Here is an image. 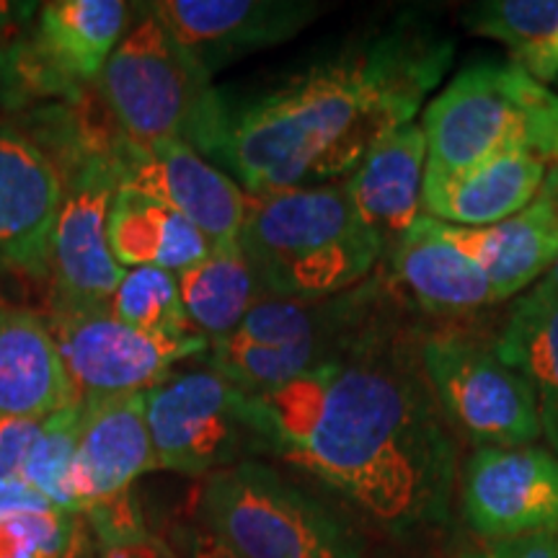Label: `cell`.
<instances>
[{
  "label": "cell",
  "instance_id": "obj_25",
  "mask_svg": "<svg viewBox=\"0 0 558 558\" xmlns=\"http://www.w3.org/2000/svg\"><path fill=\"white\" fill-rule=\"evenodd\" d=\"M341 303L329 300H288L264 295L230 339L256 347H298L326 344L331 347L333 326L339 324Z\"/></svg>",
  "mask_w": 558,
  "mask_h": 558
},
{
  "label": "cell",
  "instance_id": "obj_18",
  "mask_svg": "<svg viewBox=\"0 0 558 558\" xmlns=\"http://www.w3.org/2000/svg\"><path fill=\"white\" fill-rule=\"evenodd\" d=\"M550 169L527 153H509L463 171L427 169L422 213L456 228L497 226L538 197Z\"/></svg>",
  "mask_w": 558,
  "mask_h": 558
},
{
  "label": "cell",
  "instance_id": "obj_24",
  "mask_svg": "<svg viewBox=\"0 0 558 558\" xmlns=\"http://www.w3.org/2000/svg\"><path fill=\"white\" fill-rule=\"evenodd\" d=\"M179 295L186 316L209 341L228 337L264 298L241 243H215L197 264L179 271Z\"/></svg>",
  "mask_w": 558,
  "mask_h": 558
},
{
  "label": "cell",
  "instance_id": "obj_6",
  "mask_svg": "<svg viewBox=\"0 0 558 558\" xmlns=\"http://www.w3.org/2000/svg\"><path fill=\"white\" fill-rule=\"evenodd\" d=\"M199 520L243 558H362L329 509L256 460L209 473Z\"/></svg>",
  "mask_w": 558,
  "mask_h": 558
},
{
  "label": "cell",
  "instance_id": "obj_13",
  "mask_svg": "<svg viewBox=\"0 0 558 558\" xmlns=\"http://www.w3.org/2000/svg\"><path fill=\"white\" fill-rule=\"evenodd\" d=\"M122 0H50L41 3L32 37L16 45L24 90L58 94L101 78L130 24Z\"/></svg>",
  "mask_w": 558,
  "mask_h": 558
},
{
  "label": "cell",
  "instance_id": "obj_34",
  "mask_svg": "<svg viewBox=\"0 0 558 558\" xmlns=\"http://www.w3.org/2000/svg\"><path fill=\"white\" fill-rule=\"evenodd\" d=\"M21 90H24V86H21V75H19L16 45L0 39V99L19 96Z\"/></svg>",
  "mask_w": 558,
  "mask_h": 558
},
{
  "label": "cell",
  "instance_id": "obj_2",
  "mask_svg": "<svg viewBox=\"0 0 558 558\" xmlns=\"http://www.w3.org/2000/svg\"><path fill=\"white\" fill-rule=\"evenodd\" d=\"M452 45L416 24L367 37L230 114L218 160L246 194L344 181L388 132L414 122Z\"/></svg>",
  "mask_w": 558,
  "mask_h": 558
},
{
  "label": "cell",
  "instance_id": "obj_10",
  "mask_svg": "<svg viewBox=\"0 0 558 558\" xmlns=\"http://www.w3.org/2000/svg\"><path fill=\"white\" fill-rule=\"evenodd\" d=\"M50 329L78 401L145 393L179 362L209 352L205 333L184 339L150 337L122 324L109 311L50 316Z\"/></svg>",
  "mask_w": 558,
  "mask_h": 558
},
{
  "label": "cell",
  "instance_id": "obj_14",
  "mask_svg": "<svg viewBox=\"0 0 558 558\" xmlns=\"http://www.w3.org/2000/svg\"><path fill=\"white\" fill-rule=\"evenodd\" d=\"M209 75L282 45L324 11L311 0H150L143 3Z\"/></svg>",
  "mask_w": 558,
  "mask_h": 558
},
{
  "label": "cell",
  "instance_id": "obj_15",
  "mask_svg": "<svg viewBox=\"0 0 558 558\" xmlns=\"http://www.w3.org/2000/svg\"><path fill=\"white\" fill-rule=\"evenodd\" d=\"M156 471L145 393L81 401V429L68 492L75 514L124 499L140 476Z\"/></svg>",
  "mask_w": 558,
  "mask_h": 558
},
{
  "label": "cell",
  "instance_id": "obj_16",
  "mask_svg": "<svg viewBox=\"0 0 558 558\" xmlns=\"http://www.w3.org/2000/svg\"><path fill=\"white\" fill-rule=\"evenodd\" d=\"M62 199L60 166L37 140L0 124V275H45Z\"/></svg>",
  "mask_w": 558,
  "mask_h": 558
},
{
  "label": "cell",
  "instance_id": "obj_8",
  "mask_svg": "<svg viewBox=\"0 0 558 558\" xmlns=\"http://www.w3.org/2000/svg\"><path fill=\"white\" fill-rule=\"evenodd\" d=\"M50 248L52 316L107 311L124 271L109 248V209L120 190L114 153L75 148L62 169Z\"/></svg>",
  "mask_w": 558,
  "mask_h": 558
},
{
  "label": "cell",
  "instance_id": "obj_23",
  "mask_svg": "<svg viewBox=\"0 0 558 558\" xmlns=\"http://www.w3.org/2000/svg\"><path fill=\"white\" fill-rule=\"evenodd\" d=\"M494 352L533 390L543 435L558 450V292L538 282L520 295Z\"/></svg>",
  "mask_w": 558,
  "mask_h": 558
},
{
  "label": "cell",
  "instance_id": "obj_1",
  "mask_svg": "<svg viewBox=\"0 0 558 558\" xmlns=\"http://www.w3.org/2000/svg\"><path fill=\"white\" fill-rule=\"evenodd\" d=\"M239 416L269 452L311 473L388 527L442 509L452 448L422 367L375 344L333 354L267 393H241Z\"/></svg>",
  "mask_w": 558,
  "mask_h": 558
},
{
  "label": "cell",
  "instance_id": "obj_4",
  "mask_svg": "<svg viewBox=\"0 0 558 558\" xmlns=\"http://www.w3.org/2000/svg\"><path fill=\"white\" fill-rule=\"evenodd\" d=\"M135 9L137 21L128 26L99 78L111 117L132 143L181 140L207 160H218L228 107L213 88V75L143 3Z\"/></svg>",
  "mask_w": 558,
  "mask_h": 558
},
{
  "label": "cell",
  "instance_id": "obj_33",
  "mask_svg": "<svg viewBox=\"0 0 558 558\" xmlns=\"http://www.w3.org/2000/svg\"><path fill=\"white\" fill-rule=\"evenodd\" d=\"M39 509H54V507L41 497L39 492H34L29 484H24L21 478L0 484V518H9V514H16V512H39Z\"/></svg>",
  "mask_w": 558,
  "mask_h": 558
},
{
  "label": "cell",
  "instance_id": "obj_12",
  "mask_svg": "<svg viewBox=\"0 0 558 558\" xmlns=\"http://www.w3.org/2000/svg\"><path fill=\"white\" fill-rule=\"evenodd\" d=\"M463 507L486 541L558 527V456L535 445L478 448L463 476Z\"/></svg>",
  "mask_w": 558,
  "mask_h": 558
},
{
  "label": "cell",
  "instance_id": "obj_11",
  "mask_svg": "<svg viewBox=\"0 0 558 558\" xmlns=\"http://www.w3.org/2000/svg\"><path fill=\"white\" fill-rule=\"evenodd\" d=\"M111 153L120 186L163 202L190 220L209 241V246L241 239L248 194L230 173L213 166V160L192 145L181 140H156L140 145L122 135Z\"/></svg>",
  "mask_w": 558,
  "mask_h": 558
},
{
  "label": "cell",
  "instance_id": "obj_35",
  "mask_svg": "<svg viewBox=\"0 0 558 558\" xmlns=\"http://www.w3.org/2000/svg\"><path fill=\"white\" fill-rule=\"evenodd\" d=\"M39 13V3H16V0H0V39L9 41V34L19 32L26 21Z\"/></svg>",
  "mask_w": 558,
  "mask_h": 558
},
{
  "label": "cell",
  "instance_id": "obj_3",
  "mask_svg": "<svg viewBox=\"0 0 558 558\" xmlns=\"http://www.w3.org/2000/svg\"><path fill=\"white\" fill-rule=\"evenodd\" d=\"M239 243L264 295L288 300L337 298L386 254L341 181L248 194Z\"/></svg>",
  "mask_w": 558,
  "mask_h": 558
},
{
  "label": "cell",
  "instance_id": "obj_31",
  "mask_svg": "<svg viewBox=\"0 0 558 558\" xmlns=\"http://www.w3.org/2000/svg\"><path fill=\"white\" fill-rule=\"evenodd\" d=\"M463 558H558V527L525 538L488 541Z\"/></svg>",
  "mask_w": 558,
  "mask_h": 558
},
{
  "label": "cell",
  "instance_id": "obj_38",
  "mask_svg": "<svg viewBox=\"0 0 558 558\" xmlns=\"http://www.w3.org/2000/svg\"><path fill=\"white\" fill-rule=\"evenodd\" d=\"M541 284H543V288H548V290H554V292H558V259H556V264H554V267H550V271H548V275L541 279Z\"/></svg>",
  "mask_w": 558,
  "mask_h": 558
},
{
  "label": "cell",
  "instance_id": "obj_7",
  "mask_svg": "<svg viewBox=\"0 0 558 558\" xmlns=\"http://www.w3.org/2000/svg\"><path fill=\"white\" fill-rule=\"evenodd\" d=\"M416 354L437 409L481 448H520L543 437L533 390L494 349L435 333Z\"/></svg>",
  "mask_w": 558,
  "mask_h": 558
},
{
  "label": "cell",
  "instance_id": "obj_27",
  "mask_svg": "<svg viewBox=\"0 0 558 558\" xmlns=\"http://www.w3.org/2000/svg\"><path fill=\"white\" fill-rule=\"evenodd\" d=\"M465 24L478 37L501 41L512 62L527 70L558 32V0H488L469 9Z\"/></svg>",
  "mask_w": 558,
  "mask_h": 558
},
{
  "label": "cell",
  "instance_id": "obj_37",
  "mask_svg": "<svg viewBox=\"0 0 558 558\" xmlns=\"http://www.w3.org/2000/svg\"><path fill=\"white\" fill-rule=\"evenodd\" d=\"M96 558H173V554L158 541H150L137 548H104L101 556Z\"/></svg>",
  "mask_w": 558,
  "mask_h": 558
},
{
  "label": "cell",
  "instance_id": "obj_29",
  "mask_svg": "<svg viewBox=\"0 0 558 558\" xmlns=\"http://www.w3.org/2000/svg\"><path fill=\"white\" fill-rule=\"evenodd\" d=\"M78 514L60 509L16 512L0 518V558H70Z\"/></svg>",
  "mask_w": 558,
  "mask_h": 558
},
{
  "label": "cell",
  "instance_id": "obj_20",
  "mask_svg": "<svg viewBox=\"0 0 558 558\" xmlns=\"http://www.w3.org/2000/svg\"><path fill=\"white\" fill-rule=\"evenodd\" d=\"M75 401L47 318L26 308H0V418L39 422Z\"/></svg>",
  "mask_w": 558,
  "mask_h": 558
},
{
  "label": "cell",
  "instance_id": "obj_19",
  "mask_svg": "<svg viewBox=\"0 0 558 558\" xmlns=\"http://www.w3.org/2000/svg\"><path fill=\"white\" fill-rule=\"evenodd\" d=\"M427 135L409 122L388 132L341 181L354 209L378 233L383 246L393 248L422 215V186L427 173Z\"/></svg>",
  "mask_w": 558,
  "mask_h": 558
},
{
  "label": "cell",
  "instance_id": "obj_22",
  "mask_svg": "<svg viewBox=\"0 0 558 558\" xmlns=\"http://www.w3.org/2000/svg\"><path fill=\"white\" fill-rule=\"evenodd\" d=\"M109 248L122 269L156 267L171 275L190 269L209 241L163 202L120 186L109 209Z\"/></svg>",
  "mask_w": 558,
  "mask_h": 558
},
{
  "label": "cell",
  "instance_id": "obj_30",
  "mask_svg": "<svg viewBox=\"0 0 558 558\" xmlns=\"http://www.w3.org/2000/svg\"><path fill=\"white\" fill-rule=\"evenodd\" d=\"M41 418H0V484L21 478Z\"/></svg>",
  "mask_w": 558,
  "mask_h": 558
},
{
  "label": "cell",
  "instance_id": "obj_9",
  "mask_svg": "<svg viewBox=\"0 0 558 558\" xmlns=\"http://www.w3.org/2000/svg\"><path fill=\"white\" fill-rule=\"evenodd\" d=\"M145 418L156 469L194 478L233 465L246 432L239 388L209 367L171 373L145 390Z\"/></svg>",
  "mask_w": 558,
  "mask_h": 558
},
{
  "label": "cell",
  "instance_id": "obj_36",
  "mask_svg": "<svg viewBox=\"0 0 558 558\" xmlns=\"http://www.w3.org/2000/svg\"><path fill=\"white\" fill-rule=\"evenodd\" d=\"M527 73L533 75L535 81L546 83V86L556 78L558 75V32L554 34V39L548 41L546 50L538 54V60L527 68Z\"/></svg>",
  "mask_w": 558,
  "mask_h": 558
},
{
  "label": "cell",
  "instance_id": "obj_21",
  "mask_svg": "<svg viewBox=\"0 0 558 558\" xmlns=\"http://www.w3.org/2000/svg\"><path fill=\"white\" fill-rule=\"evenodd\" d=\"M393 267L424 311L469 313L499 303L484 269L452 243L448 226L424 213L393 246Z\"/></svg>",
  "mask_w": 558,
  "mask_h": 558
},
{
  "label": "cell",
  "instance_id": "obj_32",
  "mask_svg": "<svg viewBox=\"0 0 558 558\" xmlns=\"http://www.w3.org/2000/svg\"><path fill=\"white\" fill-rule=\"evenodd\" d=\"M173 535H177V546L184 550V558H243L202 520L177 527Z\"/></svg>",
  "mask_w": 558,
  "mask_h": 558
},
{
  "label": "cell",
  "instance_id": "obj_17",
  "mask_svg": "<svg viewBox=\"0 0 558 558\" xmlns=\"http://www.w3.org/2000/svg\"><path fill=\"white\" fill-rule=\"evenodd\" d=\"M448 235L484 269L499 303L538 284L558 259V163L514 218L488 228L448 226Z\"/></svg>",
  "mask_w": 558,
  "mask_h": 558
},
{
  "label": "cell",
  "instance_id": "obj_28",
  "mask_svg": "<svg viewBox=\"0 0 558 558\" xmlns=\"http://www.w3.org/2000/svg\"><path fill=\"white\" fill-rule=\"evenodd\" d=\"M78 429L81 401L41 418L39 435L34 439L24 471H21L24 484H29L54 509L68 514H75V505L68 492V478L70 469H73L75 445H78Z\"/></svg>",
  "mask_w": 558,
  "mask_h": 558
},
{
  "label": "cell",
  "instance_id": "obj_26",
  "mask_svg": "<svg viewBox=\"0 0 558 558\" xmlns=\"http://www.w3.org/2000/svg\"><path fill=\"white\" fill-rule=\"evenodd\" d=\"M107 311L117 320L150 337L184 339L199 333L181 303L177 275L166 269L137 267L124 271Z\"/></svg>",
  "mask_w": 558,
  "mask_h": 558
},
{
  "label": "cell",
  "instance_id": "obj_5",
  "mask_svg": "<svg viewBox=\"0 0 558 558\" xmlns=\"http://www.w3.org/2000/svg\"><path fill=\"white\" fill-rule=\"evenodd\" d=\"M418 124L435 171H463L509 153L558 163V94L512 60L460 70Z\"/></svg>",
  "mask_w": 558,
  "mask_h": 558
}]
</instances>
